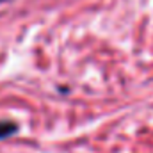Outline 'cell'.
I'll return each instance as SVG.
<instances>
[{
  "label": "cell",
  "instance_id": "2",
  "mask_svg": "<svg viewBox=\"0 0 153 153\" xmlns=\"http://www.w3.org/2000/svg\"><path fill=\"white\" fill-rule=\"evenodd\" d=\"M0 2H5V0H0Z\"/></svg>",
  "mask_w": 153,
  "mask_h": 153
},
{
  "label": "cell",
  "instance_id": "1",
  "mask_svg": "<svg viewBox=\"0 0 153 153\" xmlns=\"http://www.w3.org/2000/svg\"><path fill=\"white\" fill-rule=\"evenodd\" d=\"M18 130V125L13 121H0V139H7L11 135H14V132Z\"/></svg>",
  "mask_w": 153,
  "mask_h": 153
}]
</instances>
